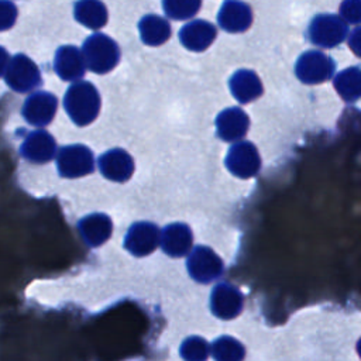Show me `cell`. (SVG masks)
<instances>
[{
	"label": "cell",
	"instance_id": "obj_1",
	"mask_svg": "<svg viewBox=\"0 0 361 361\" xmlns=\"http://www.w3.org/2000/svg\"><path fill=\"white\" fill-rule=\"evenodd\" d=\"M63 107L75 124L86 126L92 123L100 111V96L90 82L79 80L66 90Z\"/></svg>",
	"mask_w": 361,
	"mask_h": 361
},
{
	"label": "cell",
	"instance_id": "obj_2",
	"mask_svg": "<svg viewBox=\"0 0 361 361\" xmlns=\"http://www.w3.org/2000/svg\"><path fill=\"white\" fill-rule=\"evenodd\" d=\"M82 54L86 66L96 73H106L111 71L120 59V49L117 44L102 32H94L87 37L82 47Z\"/></svg>",
	"mask_w": 361,
	"mask_h": 361
},
{
	"label": "cell",
	"instance_id": "obj_3",
	"mask_svg": "<svg viewBox=\"0 0 361 361\" xmlns=\"http://www.w3.org/2000/svg\"><path fill=\"white\" fill-rule=\"evenodd\" d=\"M1 66V75L6 83L17 93L34 90L41 85L39 69L27 55L17 54L8 62L3 58Z\"/></svg>",
	"mask_w": 361,
	"mask_h": 361
},
{
	"label": "cell",
	"instance_id": "obj_4",
	"mask_svg": "<svg viewBox=\"0 0 361 361\" xmlns=\"http://www.w3.org/2000/svg\"><path fill=\"white\" fill-rule=\"evenodd\" d=\"M56 166L63 178L85 176L93 171V154L85 145H65L56 154Z\"/></svg>",
	"mask_w": 361,
	"mask_h": 361
},
{
	"label": "cell",
	"instance_id": "obj_5",
	"mask_svg": "<svg viewBox=\"0 0 361 361\" xmlns=\"http://www.w3.org/2000/svg\"><path fill=\"white\" fill-rule=\"evenodd\" d=\"M227 169L238 178H251L261 168V159L257 148L250 141H238L233 144L224 161Z\"/></svg>",
	"mask_w": 361,
	"mask_h": 361
},
{
	"label": "cell",
	"instance_id": "obj_6",
	"mask_svg": "<svg viewBox=\"0 0 361 361\" xmlns=\"http://www.w3.org/2000/svg\"><path fill=\"white\" fill-rule=\"evenodd\" d=\"M161 243V233L154 223L138 221L131 224L126 237L124 247L135 257L151 254Z\"/></svg>",
	"mask_w": 361,
	"mask_h": 361
},
{
	"label": "cell",
	"instance_id": "obj_7",
	"mask_svg": "<svg viewBox=\"0 0 361 361\" xmlns=\"http://www.w3.org/2000/svg\"><path fill=\"white\" fill-rule=\"evenodd\" d=\"M189 274L202 282L216 279L223 272L221 258L209 247L197 245L192 250L186 261Z\"/></svg>",
	"mask_w": 361,
	"mask_h": 361
},
{
	"label": "cell",
	"instance_id": "obj_8",
	"mask_svg": "<svg viewBox=\"0 0 361 361\" xmlns=\"http://www.w3.org/2000/svg\"><path fill=\"white\" fill-rule=\"evenodd\" d=\"M58 109V100L52 93L34 92L30 94L21 109L24 118L37 127L47 126L52 121Z\"/></svg>",
	"mask_w": 361,
	"mask_h": 361
},
{
	"label": "cell",
	"instance_id": "obj_9",
	"mask_svg": "<svg viewBox=\"0 0 361 361\" xmlns=\"http://www.w3.org/2000/svg\"><path fill=\"white\" fill-rule=\"evenodd\" d=\"M20 154L30 162L44 164L51 161L58 152L54 137L45 130H37L25 137L20 147Z\"/></svg>",
	"mask_w": 361,
	"mask_h": 361
},
{
	"label": "cell",
	"instance_id": "obj_10",
	"mask_svg": "<svg viewBox=\"0 0 361 361\" xmlns=\"http://www.w3.org/2000/svg\"><path fill=\"white\" fill-rule=\"evenodd\" d=\"M86 61L76 47L62 45L56 49L54 58V69L62 80H79L86 71Z\"/></svg>",
	"mask_w": 361,
	"mask_h": 361
},
{
	"label": "cell",
	"instance_id": "obj_11",
	"mask_svg": "<svg viewBox=\"0 0 361 361\" xmlns=\"http://www.w3.org/2000/svg\"><path fill=\"white\" fill-rule=\"evenodd\" d=\"M102 175L114 182L127 180L134 171V161L128 152L121 148H113L99 158Z\"/></svg>",
	"mask_w": 361,
	"mask_h": 361
},
{
	"label": "cell",
	"instance_id": "obj_12",
	"mask_svg": "<svg viewBox=\"0 0 361 361\" xmlns=\"http://www.w3.org/2000/svg\"><path fill=\"white\" fill-rule=\"evenodd\" d=\"M250 127L248 116L238 107H228L216 117L217 135L224 141L241 140Z\"/></svg>",
	"mask_w": 361,
	"mask_h": 361
},
{
	"label": "cell",
	"instance_id": "obj_13",
	"mask_svg": "<svg viewBox=\"0 0 361 361\" xmlns=\"http://www.w3.org/2000/svg\"><path fill=\"white\" fill-rule=\"evenodd\" d=\"M216 27L206 20H195L182 27L179 31V39L182 45L190 51L200 52L214 41Z\"/></svg>",
	"mask_w": 361,
	"mask_h": 361
},
{
	"label": "cell",
	"instance_id": "obj_14",
	"mask_svg": "<svg viewBox=\"0 0 361 361\" xmlns=\"http://www.w3.org/2000/svg\"><path fill=\"white\" fill-rule=\"evenodd\" d=\"M78 230L82 240L89 247H97L109 240L113 231V223L103 213H93L82 217L78 223Z\"/></svg>",
	"mask_w": 361,
	"mask_h": 361
},
{
	"label": "cell",
	"instance_id": "obj_15",
	"mask_svg": "<svg viewBox=\"0 0 361 361\" xmlns=\"http://www.w3.org/2000/svg\"><path fill=\"white\" fill-rule=\"evenodd\" d=\"M192 231L183 223H172L161 231V248L171 257H182L192 248Z\"/></svg>",
	"mask_w": 361,
	"mask_h": 361
},
{
	"label": "cell",
	"instance_id": "obj_16",
	"mask_svg": "<svg viewBox=\"0 0 361 361\" xmlns=\"http://www.w3.org/2000/svg\"><path fill=\"white\" fill-rule=\"evenodd\" d=\"M217 21L224 31L243 32L251 25V8L241 1H224L217 14Z\"/></svg>",
	"mask_w": 361,
	"mask_h": 361
},
{
	"label": "cell",
	"instance_id": "obj_17",
	"mask_svg": "<svg viewBox=\"0 0 361 361\" xmlns=\"http://www.w3.org/2000/svg\"><path fill=\"white\" fill-rule=\"evenodd\" d=\"M231 94L240 103H248L255 100L262 93V83L255 72L248 69H238L228 80Z\"/></svg>",
	"mask_w": 361,
	"mask_h": 361
},
{
	"label": "cell",
	"instance_id": "obj_18",
	"mask_svg": "<svg viewBox=\"0 0 361 361\" xmlns=\"http://www.w3.org/2000/svg\"><path fill=\"white\" fill-rule=\"evenodd\" d=\"M138 30L141 41L151 47L161 45L171 37L169 23L155 14L144 16L138 23Z\"/></svg>",
	"mask_w": 361,
	"mask_h": 361
},
{
	"label": "cell",
	"instance_id": "obj_19",
	"mask_svg": "<svg viewBox=\"0 0 361 361\" xmlns=\"http://www.w3.org/2000/svg\"><path fill=\"white\" fill-rule=\"evenodd\" d=\"M75 18L87 28L99 30L107 21L106 6L96 0H83L75 4Z\"/></svg>",
	"mask_w": 361,
	"mask_h": 361
},
{
	"label": "cell",
	"instance_id": "obj_20",
	"mask_svg": "<svg viewBox=\"0 0 361 361\" xmlns=\"http://www.w3.org/2000/svg\"><path fill=\"white\" fill-rule=\"evenodd\" d=\"M200 4L202 3L197 0H165L162 7L168 17L173 20H186L197 13Z\"/></svg>",
	"mask_w": 361,
	"mask_h": 361
},
{
	"label": "cell",
	"instance_id": "obj_21",
	"mask_svg": "<svg viewBox=\"0 0 361 361\" xmlns=\"http://www.w3.org/2000/svg\"><path fill=\"white\" fill-rule=\"evenodd\" d=\"M1 30H7L8 27L13 25L16 16H17V8L13 3L8 1H1Z\"/></svg>",
	"mask_w": 361,
	"mask_h": 361
},
{
	"label": "cell",
	"instance_id": "obj_22",
	"mask_svg": "<svg viewBox=\"0 0 361 361\" xmlns=\"http://www.w3.org/2000/svg\"><path fill=\"white\" fill-rule=\"evenodd\" d=\"M357 353H358V355H360V358H361V338H360L358 343H357Z\"/></svg>",
	"mask_w": 361,
	"mask_h": 361
}]
</instances>
